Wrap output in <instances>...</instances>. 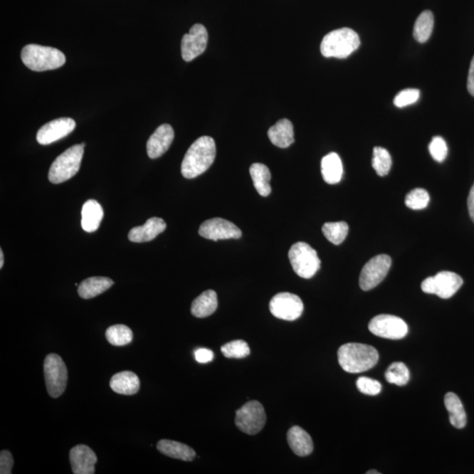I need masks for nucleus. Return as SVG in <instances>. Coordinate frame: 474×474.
I'll use <instances>...</instances> for the list:
<instances>
[{
	"instance_id": "obj_29",
	"label": "nucleus",
	"mask_w": 474,
	"mask_h": 474,
	"mask_svg": "<svg viewBox=\"0 0 474 474\" xmlns=\"http://www.w3.org/2000/svg\"><path fill=\"white\" fill-rule=\"evenodd\" d=\"M434 28V16L431 11L421 13L414 26L413 35L418 43H424L430 39Z\"/></svg>"
},
{
	"instance_id": "obj_7",
	"label": "nucleus",
	"mask_w": 474,
	"mask_h": 474,
	"mask_svg": "<svg viewBox=\"0 0 474 474\" xmlns=\"http://www.w3.org/2000/svg\"><path fill=\"white\" fill-rule=\"evenodd\" d=\"M44 376L48 394L58 398L65 393L68 381V371L62 357L50 354L44 360Z\"/></svg>"
},
{
	"instance_id": "obj_38",
	"label": "nucleus",
	"mask_w": 474,
	"mask_h": 474,
	"mask_svg": "<svg viewBox=\"0 0 474 474\" xmlns=\"http://www.w3.org/2000/svg\"><path fill=\"white\" fill-rule=\"evenodd\" d=\"M357 387L359 392L367 395H377L381 392V384L374 379L360 377L357 379Z\"/></svg>"
},
{
	"instance_id": "obj_15",
	"label": "nucleus",
	"mask_w": 474,
	"mask_h": 474,
	"mask_svg": "<svg viewBox=\"0 0 474 474\" xmlns=\"http://www.w3.org/2000/svg\"><path fill=\"white\" fill-rule=\"evenodd\" d=\"M76 127V122L71 118H59L45 124L37 132L36 140L41 145H48L70 135Z\"/></svg>"
},
{
	"instance_id": "obj_22",
	"label": "nucleus",
	"mask_w": 474,
	"mask_h": 474,
	"mask_svg": "<svg viewBox=\"0 0 474 474\" xmlns=\"http://www.w3.org/2000/svg\"><path fill=\"white\" fill-rule=\"evenodd\" d=\"M81 225L85 232L92 233L100 228L101 221L103 220L104 211L100 203L89 199L82 208Z\"/></svg>"
},
{
	"instance_id": "obj_41",
	"label": "nucleus",
	"mask_w": 474,
	"mask_h": 474,
	"mask_svg": "<svg viewBox=\"0 0 474 474\" xmlns=\"http://www.w3.org/2000/svg\"><path fill=\"white\" fill-rule=\"evenodd\" d=\"M468 89L470 94L474 97V56L469 69Z\"/></svg>"
},
{
	"instance_id": "obj_18",
	"label": "nucleus",
	"mask_w": 474,
	"mask_h": 474,
	"mask_svg": "<svg viewBox=\"0 0 474 474\" xmlns=\"http://www.w3.org/2000/svg\"><path fill=\"white\" fill-rule=\"evenodd\" d=\"M167 225L161 218L152 217L144 225L131 229L129 239L133 243L150 242L167 229Z\"/></svg>"
},
{
	"instance_id": "obj_9",
	"label": "nucleus",
	"mask_w": 474,
	"mask_h": 474,
	"mask_svg": "<svg viewBox=\"0 0 474 474\" xmlns=\"http://www.w3.org/2000/svg\"><path fill=\"white\" fill-rule=\"evenodd\" d=\"M462 278L451 272H440L433 277L425 278L421 290L430 295H436L442 299H449L462 287Z\"/></svg>"
},
{
	"instance_id": "obj_27",
	"label": "nucleus",
	"mask_w": 474,
	"mask_h": 474,
	"mask_svg": "<svg viewBox=\"0 0 474 474\" xmlns=\"http://www.w3.org/2000/svg\"><path fill=\"white\" fill-rule=\"evenodd\" d=\"M251 177L253 181L255 189L262 197H267L272 193L270 181L272 174L265 164H253L250 168Z\"/></svg>"
},
{
	"instance_id": "obj_33",
	"label": "nucleus",
	"mask_w": 474,
	"mask_h": 474,
	"mask_svg": "<svg viewBox=\"0 0 474 474\" xmlns=\"http://www.w3.org/2000/svg\"><path fill=\"white\" fill-rule=\"evenodd\" d=\"M372 167L377 174L381 177L386 176L392 167V157L386 149L381 147H375L374 158H372Z\"/></svg>"
},
{
	"instance_id": "obj_42",
	"label": "nucleus",
	"mask_w": 474,
	"mask_h": 474,
	"mask_svg": "<svg viewBox=\"0 0 474 474\" xmlns=\"http://www.w3.org/2000/svg\"><path fill=\"white\" fill-rule=\"evenodd\" d=\"M468 205V211L470 216H471V219L474 223V184L472 187L471 191H470Z\"/></svg>"
},
{
	"instance_id": "obj_6",
	"label": "nucleus",
	"mask_w": 474,
	"mask_h": 474,
	"mask_svg": "<svg viewBox=\"0 0 474 474\" xmlns=\"http://www.w3.org/2000/svg\"><path fill=\"white\" fill-rule=\"evenodd\" d=\"M288 258L297 275L307 280L313 278L321 268V260L317 252L307 243L293 244L288 252Z\"/></svg>"
},
{
	"instance_id": "obj_5",
	"label": "nucleus",
	"mask_w": 474,
	"mask_h": 474,
	"mask_svg": "<svg viewBox=\"0 0 474 474\" xmlns=\"http://www.w3.org/2000/svg\"><path fill=\"white\" fill-rule=\"evenodd\" d=\"M85 144L71 146L53 162L48 180L53 184H61L73 178L81 167Z\"/></svg>"
},
{
	"instance_id": "obj_12",
	"label": "nucleus",
	"mask_w": 474,
	"mask_h": 474,
	"mask_svg": "<svg viewBox=\"0 0 474 474\" xmlns=\"http://www.w3.org/2000/svg\"><path fill=\"white\" fill-rule=\"evenodd\" d=\"M270 311L276 318L295 321L302 316L304 305L298 295L291 293H280L270 302Z\"/></svg>"
},
{
	"instance_id": "obj_10",
	"label": "nucleus",
	"mask_w": 474,
	"mask_h": 474,
	"mask_svg": "<svg viewBox=\"0 0 474 474\" xmlns=\"http://www.w3.org/2000/svg\"><path fill=\"white\" fill-rule=\"evenodd\" d=\"M370 332L386 339H402L409 333V327L404 320L398 316L379 315L371 320L368 325Z\"/></svg>"
},
{
	"instance_id": "obj_24",
	"label": "nucleus",
	"mask_w": 474,
	"mask_h": 474,
	"mask_svg": "<svg viewBox=\"0 0 474 474\" xmlns=\"http://www.w3.org/2000/svg\"><path fill=\"white\" fill-rule=\"evenodd\" d=\"M115 284L111 278L92 277L86 278L78 287V295L82 299L89 300L101 295Z\"/></svg>"
},
{
	"instance_id": "obj_40",
	"label": "nucleus",
	"mask_w": 474,
	"mask_h": 474,
	"mask_svg": "<svg viewBox=\"0 0 474 474\" xmlns=\"http://www.w3.org/2000/svg\"><path fill=\"white\" fill-rule=\"evenodd\" d=\"M195 359L197 362L201 364H206L211 362L214 359V352L211 349L201 348L198 349L194 352Z\"/></svg>"
},
{
	"instance_id": "obj_25",
	"label": "nucleus",
	"mask_w": 474,
	"mask_h": 474,
	"mask_svg": "<svg viewBox=\"0 0 474 474\" xmlns=\"http://www.w3.org/2000/svg\"><path fill=\"white\" fill-rule=\"evenodd\" d=\"M218 307L216 293L213 290H208L202 293L191 303V315L197 318H206L213 315Z\"/></svg>"
},
{
	"instance_id": "obj_39",
	"label": "nucleus",
	"mask_w": 474,
	"mask_h": 474,
	"mask_svg": "<svg viewBox=\"0 0 474 474\" xmlns=\"http://www.w3.org/2000/svg\"><path fill=\"white\" fill-rule=\"evenodd\" d=\"M14 466V458L10 451L3 450L0 453V473L11 474Z\"/></svg>"
},
{
	"instance_id": "obj_16",
	"label": "nucleus",
	"mask_w": 474,
	"mask_h": 474,
	"mask_svg": "<svg viewBox=\"0 0 474 474\" xmlns=\"http://www.w3.org/2000/svg\"><path fill=\"white\" fill-rule=\"evenodd\" d=\"M173 139H174V130L169 124H163L157 127L155 132L147 142V153L152 159L160 157L170 148Z\"/></svg>"
},
{
	"instance_id": "obj_26",
	"label": "nucleus",
	"mask_w": 474,
	"mask_h": 474,
	"mask_svg": "<svg viewBox=\"0 0 474 474\" xmlns=\"http://www.w3.org/2000/svg\"><path fill=\"white\" fill-rule=\"evenodd\" d=\"M321 169L322 178L326 183L335 184L341 181L344 168L341 158L337 153H330L323 157Z\"/></svg>"
},
{
	"instance_id": "obj_23",
	"label": "nucleus",
	"mask_w": 474,
	"mask_h": 474,
	"mask_svg": "<svg viewBox=\"0 0 474 474\" xmlns=\"http://www.w3.org/2000/svg\"><path fill=\"white\" fill-rule=\"evenodd\" d=\"M157 447L161 453L167 455V457L176 458V460L193 461L196 457V453L193 448L182 443L172 441V440H160L157 443Z\"/></svg>"
},
{
	"instance_id": "obj_8",
	"label": "nucleus",
	"mask_w": 474,
	"mask_h": 474,
	"mask_svg": "<svg viewBox=\"0 0 474 474\" xmlns=\"http://www.w3.org/2000/svg\"><path fill=\"white\" fill-rule=\"evenodd\" d=\"M266 423L265 409L260 402H247L236 414V425L241 431L248 435H256L263 430Z\"/></svg>"
},
{
	"instance_id": "obj_4",
	"label": "nucleus",
	"mask_w": 474,
	"mask_h": 474,
	"mask_svg": "<svg viewBox=\"0 0 474 474\" xmlns=\"http://www.w3.org/2000/svg\"><path fill=\"white\" fill-rule=\"evenodd\" d=\"M360 46L359 35L351 28L334 30L325 36L321 52L325 58H347Z\"/></svg>"
},
{
	"instance_id": "obj_20",
	"label": "nucleus",
	"mask_w": 474,
	"mask_h": 474,
	"mask_svg": "<svg viewBox=\"0 0 474 474\" xmlns=\"http://www.w3.org/2000/svg\"><path fill=\"white\" fill-rule=\"evenodd\" d=\"M268 137L272 144L278 148H288L295 142L293 123L288 119L278 120L275 125L270 127Z\"/></svg>"
},
{
	"instance_id": "obj_44",
	"label": "nucleus",
	"mask_w": 474,
	"mask_h": 474,
	"mask_svg": "<svg viewBox=\"0 0 474 474\" xmlns=\"http://www.w3.org/2000/svg\"><path fill=\"white\" fill-rule=\"evenodd\" d=\"M367 474H379V473H379V472H378V471H375V470H372V471H369V472H367Z\"/></svg>"
},
{
	"instance_id": "obj_17",
	"label": "nucleus",
	"mask_w": 474,
	"mask_h": 474,
	"mask_svg": "<svg viewBox=\"0 0 474 474\" xmlns=\"http://www.w3.org/2000/svg\"><path fill=\"white\" fill-rule=\"evenodd\" d=\"M71 468L75 474H93L95 473L97 456L91 448L78 445L70 451Z\"/></svg>"
},
{
	"instance_id": "obj_31",
	"label": "nucleus",
	"mask_w": 474,
	"mask_h": 474,
	"mask_svg": "<svg viewBox=\"0 0 474 474\" xmlns=\"http://www.w3.org/2000/svg\"><path fill=\"white\" fill-rule=\"evenodd\" d=\"M349 232V226L345 221L326 223L322 226V233L326 238L335 246H339L346 238Z\"/></svg>"
},
{
	"instance_id": "obj_14",
	"label": "nucleus",
	"mask_w": 474,
	"mask_h": 474,
	"mask_svg": "<svg viewBox=\"0 0 474 474\" xmlns=\"http://www.w3.org/2000/svg\"><path fill=\"white\" fill-rule=\"evenodd\" d=\"M199 234L206 239L218 241L239 239L242 236V231L231 221L223 218H213L201 225Z\"/></svg>"
},
{
	"instance_id": "obj_37",
	"label": "nucleus",
	"mask_w": 474,
	"mask_h": 474,
	"mask_svg": "<svg viewBox=\"0 0 474 474\" xmlns=\"http://www.w3.org/2000/svg\"><path fill=\"white\" fill-rule=\"evenodd\" d=\"M430 153L433 159L438 163L445 161L448 155V147L445 140L441 137H436L428 146Z\"/></svg>"
},
{
	"instance_id": "obj_21",
	"label": "nucleus",
	"mask_w": 474,
	"mask_h": 474,
	"mask_svg": "<svg viewBox=\"0 0 474 474\" xmlns=\"http://www.w3.org/2000/svg\"><path fill=\"white\" fill-rule=\"evenodd\" d=\"M110 386L116 394L133 395L140 389V379L133 372H120L112 376Z\"/></svg>"
},
{
	"instance_id": "obj_32",
	"label": "nucleus",
	"mask_w": 474,
	"mask_h": 474,
	"mask_svg": "<svg viewBox=\"0 0 474 474\" xmlns=\"http://www.w3.org/2000/svg\"><path fill=\"white\" fill-rule=\"evenodd\" d=\"M385 377L387 382L394 385L399 386L407 385L410 378L409 368L401 362L393 363L387 368Z\"/></svg>"
},
{
	"instance_id": "obj_43",
	"label": "nucleus",
	"mask_w": 474,
	"mask_h": 474,
	"mask_svg": "<svg viewBox=\"0 0 474 474\" xmlns=\"http://www.w3.org/2000/svg\"><path fill=\"white\" fill-rule=\"evenodd\" d=\"M4 265V254L3 251L0 250V268H3Z\"/></svg>"
},
{
	"instance_id": "obj_2",
	"label": "nucleus",
	"mask_w": 474,
	"mask_h": 474,
	"mask_svg": "<svg viewBox=\"0 0 474 474\" xmlns=\"http://www.w3.org/2000/svg\"><path fill=\"white\" fill-rule=\"evenodd\" d=\"M338 362L349 374H360L370 370L379 361L377 349L371 345L349 342L337 352Z\"/></svg>"
},
{
	"instance_id": "obj_1",
	"label": "nucleus",
	"mask_w": 474,
	"mask_h": 474,
	"mask_svg": "<svg viewBox=\"0 0 474 474\" xmlns=\"http://www.w3.org/2000/svg\"><path fill=\"white\" fill-rule=\"evenodd\" d=\"M216 157V145L210 137H201L191 145L184 155L181 173L184 178L191 179L203 174L211 167Z\"/></svg>"
},
{
	"instance_id": "obj_30",
	"label": "nucleus",
	"mask_w": 474,
	"mask_h": 474,
	"mask_svg": "<svg viewBox=\"0 0 474 474\" xmlns=\"http://www.w3.org/2000/svg\"><path fill=\"white\" fill-rule=\"evenodd\" d=\"M105 337L109 344L115 346H124L133 340V332L129 327L117 325L109 327L105 332Z\"/></svg>"
},
{
	"instance_id": "obj_19",
	"label": "nucleus",
	"mask_w": 474,
	"mask_h": 474,
	"mask_svg": "<svg viewBox=\"0 0 474 474\" xmlns=\"http://www.w3.org/2000/svg\"><path fill=\"white\" fill-rule=\"evenodd\" d=\"M290 448L297 456L306 457L313 453L314 443L310 434L302 428L293 426L288 432Z\"/></svg>"
},
{
	"instance_id": "obj_13",
	"label": "nucleus",
	"mask_w": 474,
	"mask_h": 474,
	"mask_svg": "<svg viewBox=\"0 0 474 474\" xmlns=\"http://www.w3.org/2000/svg\"><path fill=\"white\" fill-rule=\"evenodd\" d=\"M209 43V33L201 24L191 26L189 33L181 41L182 58L186 62L193 61L206 51Z\"/></svg>"
},
{
	"instance_id": "obj_34",
	"label": "nucleus",
	"mask_w": 474,
	"mask_h": 474,
	"mask_svg": "<svg viewBox=\"0 0 474 474\" xmlns=\"http://www.w3.org/2000/svg\"><path fill=\"white\" fill-rule=\"evenodd\" d=\"M221 352L228 359H243L251 354V349L246 341L235 340L223 345Z\"/></svg>"
},
{
	"instance_id": "obj_28",
	"label": "nucleus",
	"mask_w": 474,
	"mask_h": 474,
	"mask_svg": "<svg viewBox=\"0 0 474 474\" xmlns=\"http://www.w3.org/2000/svg\"><path fill=\"white\" fill-rule=\"evenodd\" d=\"M445 405L450 414V421L451 425L457 428L465 427L468 423L466 414L460 399L457 394L453 393H447L445 396Z\"/></svg>"
},
{
	"instance_id": "obj_35",
	"label": "nucleus",
	"mask_w": 474,
	"mask_h": 474,
	"mask_svg": "<svg viewBox=\"0 0 474 474\" xmlns=\"http://www.w3.org/2000/svg\"><path fill=\"white\" fill-rule=\"evenodd\" d=\"M428 202H430V195L423 188H416V189L412 190L407 194L405 199L406 206L414 210L427 208Z\"/></svg>"
},
{
	"instance_id": "obj_11",
	"label": "nucleus",
	"mask_w": 474,
	"mask_h": 474,
	"mask_svg": "<svg viewBox=\"0 0 474 474\" xmlns=\"http://www.w3.org/2000/svg\"><path fill=\"white\" fill-rule=\"evenodd\" d=\"M392 265L387 255H378L369 260L361 270L359 285L364 291L374 289L381 284L389 273Z\"/></svg>"
},
{
	"instance_id": "obj_3",
	"label": "nucleus",
	"mask_w": 474,
	"mask_h": 474,
	"mask_svg": "<svg viewBox=\"0 0 474 474\" xmlns=\"http://www.w3.org/2000/svg\"><path fill=\"white\" fill-rule=\"evenodd\" d=\"M21 60L28 69L45 71L58 69L65 65L66 58L58 48L28 44L21 51Z\"/></svg>"
},
{
	"instance_id": "obj_36",
	"label": "nucleus",
	"mask_w": 474,
	"mask_h": 474,
	"mask_svg": "<svg viewBox=\"0 0 474 474\" xmlns=\"http://www.w3.org/2000/svg\"><path fill=\"white\" fill-rule=\"evenodd\" d=\"M420 98V91L417 89H406L399 93L394 98L395 107L402 108L415 104Z\"/></svg>"
}]
</instances>
